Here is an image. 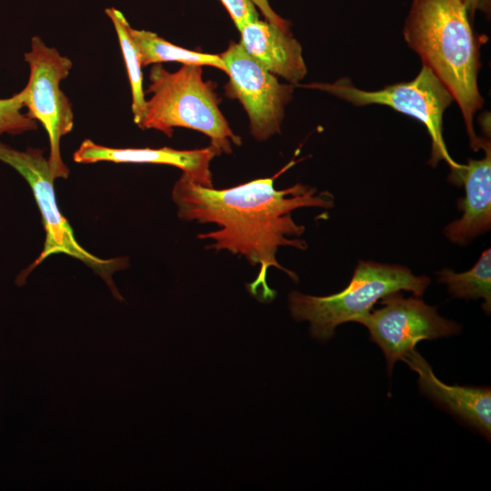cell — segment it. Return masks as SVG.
Masks as SVG:
<instances>
[{"instance_id":"cell-14","label":"cell","mask_w":491,"mask_h":491,"mask_svg":"<svg viewBox=\"0 0 491 491\" xmlns=\"http://www.w3.org/2000/svg\"><path fill=\"white\" fill-rule=\"evenodd\" d=\"M128 31L137 48L142 66L163 62H178L183 65H210L226 72L220 55L191 51L165 40L155 33L135 29L130 25Z\"/></svg>"},{"instance_id":"cell-11","label":"cell","mask_w":491,"mask_h":491,"mask_svg":"<svg viewBox=\"0 0 491 491\" xmlns=\"http://www.w3.org/2000/svg\"><path fill=\"white\" fill-rule=\"evenodd\" d=\"M219 153L213 146L194 150L161 148H116L98 145L91 139L84 140L73 155L81 164L105 161L113 163L155 164L175 166L192 182L213 187L210 163Z\"/></svg>"},{"instance_id":"cell-7","label":"cell","mask_w":491,"mask_h":491,"mask_svg":"<svg viewBox=\"0 0 491 491\" xmlns=\"http://www.w3.org/2000/svg\"><path fill=\"white\" fill-rule=\"evenodd\" d=\"M29 65V79L19 92L27 115L45 128L49 140L48 161L55 178L66 179L70 171L62 159L60 140L74 127L72 104L60 88L72 69L70 58L47 46L40 36L31 39L24 55Z\"/></svg>"},{"instance_id":"cell-3","label":"cell","mask_w":491,"mask_h":491,"mask_svg":"<svg viewBox=\"0 0 491 491\" xmlns=\"http://www.w3.org/2000/svg\"><path fill=\"white\" fill-rule=\"evenodd\" d=\"M149 80L147 92L152 96L146 100L140 128L155 129L168 137L175 127L196 130L210 138L219 155L241 144L219 109L214 85L204 81L201 65H183L171 73L155 64Z\"/></svg>"},{"instance_id":"cell-12","label":"cell","mask_w":491,"mask_h":491,"mask_svg":"<svg viewBox=\"0 0 491 491\" xmlns=\"http://www.w3.org/2000/svg\"><path fill=\"white\" fill-rule=\"evenodd\" d=\"M403 361L418 375V386L423 395L490 440V387L446 385L435 376L431 366L416 349Z\"/></svg>"},{"instance_id":"cell-15","label":"cell","mask_w":491,"mask_h":491,"mask_svg":"<svg viewBox=\"0 0 491 491\" xmlns=\"http://www.w3.org/2000/svg\"><path fill=\"white\" fill-rule=\"evenodd\" d=\"M439 282L447 286L449 293L458 298L484 299L486 314L491 310V250H485L476 265L468 271L455 273L444 268L439 273Z\"/></svg>"},{"instance_id":"cell-2","label":"cell","mask_w":491,"mask_h":491,"mask_svg":"<svg viewBox=\"0 0 491 491\" xmlns=\"http://www.w3.org/2000/svg\"><path fill=\"white\" fill-rule=\"evenodd\" d=\"M404 38L419 55L458 104L474 151L482 138L474 129V115L484 103L477 76L480 42L463 0H413Z\"/></svg>"},{"instance_id":"cell-18","label":"cell","mask_w":491,"mask_h":491,"mask_svg":"<svg viewBox=\"0 0 491 491\" xmlns=\"http://www.w3.org/2000/svg\"><path fill=\"white\" fill-rule=\"evenodd\" d=\"M225 7L237 30L246 24L258 19L256 7L250 0H220Z\"/></svg>"},{"instance_id":"cell-1","label":"cell","mask_w":491,"mask_h":491,"mask_svg":"<svg viewBox=\"0 0 491 491\" xmlns=\"http://www.w3.org/2000/svg\"><path fill=\"white\" fill-rule=\"evenodd\" d=\"M293 164L272 177L226 189L199 185L182 174L172 189V199L180 218L218 225L217 230L197 235L200 239L212 240L207 248L241 255L252 266H259L256 279L246 286L252 296L263 302L272 301L276 296L266 280L270 267L282 270L295 282L298 281L296 274L281 266L276 257L280 246L306 248L304 240L288 237L299 236L305 231L303 225L293 220L291 213L300 207L334 205L330 193L317 194L316 188L302 184L276 189V178Z\"/></svg>"},{"instance_id":"cell-13","label":"cell","mask_w":491,"mask_h":491,"mask_svg":"<svg viewBox=\"0 0 491 491\" xmlns=\"http://www.w3.org/2000/svg\"><path fill=\"white\" fill-rule=\"evenodd\" d=\"M243 48L267 71L298 84L306 75V66L299 42L290 27H281L259 18L240 30Z\"/></svg>"},{"instance_id":"cell-16","label":"cell","mask_w":491,"mask_h":491,"mask_svg":"<svg viewBox=\"0 0 491 491\" xmlns=\"http://www.w3.org/2000/svg\"><path fill=\"white\" fill-rule=\"evenodd\" d=\"M105 13L116 32L131 87L134 122L138 125L144 116L146 103L138 51L128 31L130 25L123 13L115 7L106 8Z\"/></svg>"},{"instance_id":"cell-19","label":"cell","mask_w":491,"mask_h":491,"mask_svg":"<svg viewBox=\"0 0 491 491\" xmlns=\"http://www.w3.org/2000/svg\"><path fill=\"white\" fill-rule=\"evenodd\" d=\"M256 9L260 10L261 14L266 18V21L281 27H289V23L279 16L271 7L268 0H250Z\"/></svg>"},{"instance_id":"cell-5","label":"cell","mask_w":491,"mask_h":491,"mask_svg":"<svg viewBox=\"0 0 491 491\" xmlns=\"http://www.w3.org/2000/svg\"><path fill=\"white\" fill-rule=\"evenodd\" d=\"M0 161L12 166L28 183L42 216L45 231L44 247L38 257L20 275L23 280L38 265L52 255L65 254L83 262L92 268L106 283L114 296L123 300L116 289L113 274L125 268V257L102 259L85 250L74 235L68 221L57 205L54 175L48 157L39 148L28 147L17 150L0 141Z\"/></svg>"},{"instance_id":"cell-4","label":"cell","mask_w":491,"mask_h":491,"mask_svg":"<svg viewBox=\"0 0 491 491\" xmlns=\"http://www.w3.org/2000/svg\"><path fill=\"white\" fill-rule=\"evenodd\" d=\"M429 284L428 276H416L406 266L359 261L342 291L326 296L294 291L289 295V308L294 319L310 323L312 336L326 341L339 325L356 322L387 295L405 290L420 297Z\"/></svg>"},{"instance_id":"cell-10","label":"cell","mask_w":491,"mask_h":491,"mask_svg":"<svg viewBox=\"0 0 491 491\" xmlns=\"http://www.w3.org/2000/svg\"><path fill=\"white\" fill-rule=\"evenodd\" d=\"M490 134L486 133L480 148L485 157L480 160L468 158L467 165L451 172L449 180L456 185H464L466 195L457 200V208L463 212L460 219L445 228L447 238L464 245L472 238L486 232L491 225V145Z\"/></svg>"},{"instance_id":"cell-6","label":"cell","mask_w":491,"mask_h":491,"mask_svg":"<svg viewBox=\"0 0 491 491\" xmlns=\"http://www.w3.org/2000/svg\"><path fill=\"white\" fill-rule=\"evenodd\" d=\"M299 86L329 93L356 106L378 104L410 115L420 121L430 135L431 165L436 166L440 160H445L451 172L463 166L452 159L443 138V115L454 98L425 65H422L420 72L412 81L387 85L376 91L359 89L348 77L339 78L334 83H311Z\"/></svg>"},{"instance_id":"cell-9","label":"cell","mask_w":491,"mask_h":491,"mask_svg":"<svg viewBox=\"0 0 491 491\" xmlns=\"http://www.w3.org/2000/svg\"><path fill=\"white\" fill-rule=\"evenodd\" d=\"M220 56L229 75L227 93L246 111L252 135L264 141L279 133L294 86L279 83L240 43L231 42Z\"/></svg>"},{"instance_id":"cell-17","label":"cell","mask_w":491,"mask_h":491,"mask_svg":"<svg viewBox=\"0 0 491 491\" xmlns=\"http://www.w3.org/2000/svg\"><path fill=\"white\" fill-rule=\"evenodd\" d=\"M23 107L19 92L11 97L0 98V135H21L37 128V122L26 113H22Z\"/></svg>"},{"instance_id":"cell-8","label":"cell","mask_w":491,"mask_h":491,"mask_svg":"<svg viewBox=\"0 0 491 491\" xmlns=\"http://www.w3.org/2000/svg\"><path fill=\"white\" fill-rule=\"evenodd\" d=\"M383 307L368 312L357 323L369 331L370 339L383 351L391 375L396 361L403 360L422 340L457 335L461 326L437 314L419 296L404 297L396 292L383 297Z\"/></svg>"},{"instance_id":"cell-20","label":"cell","mask_w":491,"mask_h":491,"mask_svg":"<svg viewBox=\"0 0 491 491\" xmlns=\"http://www.w3.org/2000/svg\"><path fill=\"white\" fill-rule=\"evenodd\" d=\"M469 18L473 19L476 11L490 13V0H463Z\"/></svg>"}]
</instances>
